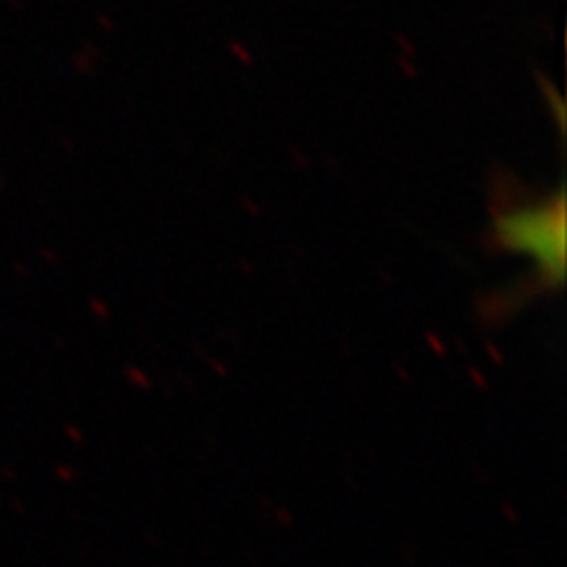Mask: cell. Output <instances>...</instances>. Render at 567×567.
I'll return each mask as SVG.
<instances>
[{
	"instance_id": "6da1fadb",
	"label": "cell",
	"mask_w": 567,
	"mask_h": 567,
	"mask_svg": "<svg viewBox=\"0 0 567 567\" xmlns=\"http://www.w3.org/2000/svg\"><path fill=\"white\" fill-rule=\"evenodd\" d=\"M494 241L506 251L529 256L546 287H560L565 277V202L556 197L513 204L496 213Z\"/></svg>"
}]
</instances>
